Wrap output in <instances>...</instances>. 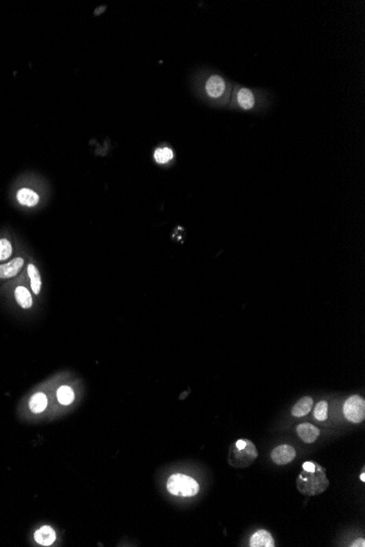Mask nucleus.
Returning <instances> with one entry per match:
<instances>
[{
	"mask_svg": "<svg viewBox=\"0 0 365 547\" xmlns=\"http://www.w3.org/2000/svg\"><path fill=\"white\" fill-rule=\"evenodd\" d=\"M329 486L325 468L314 462L303 463V471L296 478V488L304 496L321 495Z\"/></svg>",
	"mask_w": 365,
	"mask_h": 547,
	"instance_id": "obj_1",
	"label": "nucleus"
},
{
	"mask_svg": "<svg viewBox=\"0 0 365 547\" xmlns=\"http://www.w3.org/2000/svg\"><path fill=\"white\" fill-rule=\"evenodd\" d=\"M258 456L256 446L249 439H238L230 447L228 461L234 468H249Z\"/></svg>",
	"mask_w": 365,
	"mask_h": 547,
	"instance_id": "obj_2",
	"label": "nucleus"
},
{
	"mask_svg": "<svg viewBox=\"0 0 365 547\" xmlns=\"http://www.w3.org/2000/svg\"><path fill=\"white\" fill-rule=\"evenodd\" d=\"M169 492L175 496L192 497L199 491V484L185 474H173L166 484Z\"/></svg>",
	"mask_w": 365,
	"mask_h": 547,
	"instance_id": "obj_3",
	"label": "nucleus"
},
{
	"mask_svg": "<svg viewBox=\"0 0 365 547\" xmlns=\"http://www.w3.org/2000/svg\"><path fill=\"white\" fill-rule=\"evenodd\" d=\"M344 414L351 423H361L365 418V401L359 396H350L345 402Z\"/></svg>",
	"mask_w": 365,
	"mask_h": 547,
	"instance_id": "obj_4",
	"label": "nucleus"
},
{
	"mask_svg": "<svg viewBox=\"0 0 365 547\" xmlns=\"http://www.w3.org/2000/svg\"><path fill=\"white\" fill-rule=\"evenodd\" d=\"M271 460L278 465H285L292 462L296 456V451L289 445L278 446L271 451Z\"/></svg>",
	"mask_w": 365,
	"mask_h": 547,
	"instance_id": "obj_5",
	"label": "nucleus"
},
{
	"mask_svg": "<svg viewBox=\"0 0 365 547\" xmlns=\"http://www.w3.org/2000/svg\"><path fill=\"white\" fill-rule=\"evenodd\" d=\"M296 433H297V436H299L304 442H306V444H313V442L316 441V439L319 437L321 431L312 424L303 423V424H300L299 426L296 427Z\"/></svg>",
	"mask_w": 365,
	"mask_h": 547,
	"instance_id": "obj_6",
	"label": "nucleus"
},
{
	"mask_svg": "<svg viewBox=\"0 0 365 547\" xmlns=\"http://www.w3.org/2000/svg\"><path fill=\"white\" fill-rule=\"evenodd\" d=\"M24 265L23 258H15L4 264H0V279H10L16 277Z\"/></svg>",
	"mask_w": 365,
	"mask_h": 547,
	"instance_id": "obj_7",
	"label": "nucleus"
},
{
	"mask_svg": "<svg viewBox=\"0 0 365 547\" xmlns=\"http://www.w3.org/2000/svg\"><path fill=\"white\" fill-rule=\"evenodd\" d=\"M250 546L251 547H273L274 540L271 533L267 530H258L251 535L250 540Z\"/></svg>",
	"mask_w": 365,
	"mask_h": 547,
	"instance_id": "obj_8",
	"label": "nucleus"
},
{
	"mask_svg": "<svg viewBox=\"0 0 365 547\" xmlns=\"http://www.w3.org/2000/svg\"><path fill=\"white\" fill-rule=\"evenodd\" d=\"M225 90V83L223 79L219 75H212L210 76L206 83V91L209 94V96L213 98L220 97L224 93Z\"/></svg>",
	"mask_w": 365,
	"mask_h": 547,
	"instance_id": "obj_9",
	"label": "nucleus"
},
{
	"mask_svg": "<svg viewBox=\"0 0 365 547\" xmlns=\"http://www.w3.org/2000/svg\"><path fill=\"white\" fill-rule=\"evenodd\" d=\"M34 539L39 545L49 546L52 545L56 540V533L51 527H42L35 532Z\"/></svg>",
	"mask_w": 365,
	"mask_h": 547,
	"instance_id": "obj_10",
	"label": "nucleus"
},
{
	"mask_svg": "<svg viewBox=\"0 0 365 547\" xmlns=\"http://www.w3.org/2000/svg\"><path fill=\"white\" fill-rule=\"evenodd\" d=\"M314 401L310 396H303L292 408L291 413L295 417H303L307 415L313 409Z\"/></svg>",
	"mask_w": 365,
	"mask_h": 547,
	"instance_id": "obj_11",
	"label": "nucleus"
},
{
	"mask_svg": "<svg viewBox=\"0 0 365 547\" xmlns=\"http://www.w3.org/2000/svg\"><path fill=\"white\" fill-rule=\"evenodd\" d=\"M17 199L20 205L25 207L37 206L39 200L38 194L29 188H22L17 193Z\"/></svg>",
	"mask_w": 365,
	"mask_h": 547,
	"instance_id": "obj_12",
	"label": "nucleus"
},
{
	"mask_svg": "<svg viewBox=\"0 0 365 547\" xmlns=\"http://www.w3.org/2000/svg\"><path fill=\"white\" fill-rule=\"evenodd\" d=\"M16 301L22 308L29 309L33 304L32 296H31L30 291L25 286H18L15 291Z\"/></svg>",
	"mask_w": 365,
	"mask_h": 547,
	"instance_id": "obj_13",
	"label": "nucleus"
},
{
	"mask_svg": "<svg viewBox=\"0 0 365 547\" xmlns=\"http://www.w3.org/2000/svg\"><path fill=\"white\" fill-rule=\"evenodd\" d=\"M28 274L31 281V288L35 295H38L40 292V287H42V279H40V274L38 269L34 264L28 265Z\"/></svg>",
	"mask_w": 365,
	"mask_h": 547,
	"instance_id": "obj_14",
	"label": "nucleus"
},
{
	"mask_svg": "<svg viewBox=\"0 0 365 547\" xmlns=\"http://www.w3.org/2000/svg\"><path fill=\"white\" fill-rule=\"evenodd\" d=\"M29 406H30V410L32 411L33 413H35V414L42 413L47 406L46 396H45L44 393H42V392H38V393H37V395H34L32 397H31Z\"/></svg>",
	"mask_w": 365,
	"mask_h": 547,
	"instance_id": "obj_15",
	"label": "nucleus"
},
{
	"mask_svg": "<svg viewBox=\"0 0 365 547\" xmlns=\"http://www.w3.org/2000/svg\"><path fill=\"white\" fill-rule=\"evenodd\" d=\"M237 102L244 110H250L255 105V97L249 89H242L237 94Z\"/></svg>",
	"mask_w": 365,
	"mask_h": 547,
	"instance_id": "obj_16",
	"label": "nucleus"
},
{
	"mask_svg": "<svg viewBox=\"0 0 365 547\" xmlns=\"http://www.w3.org/2000/svg\"><path fill=\"white\" fill-rule=\"evenodd\" d=\"M57 399L62 405H69L73 403L75 399V393L73 389L68 386H62L57 391Z\"/></svg>",
	"mask_w": 365,
	"mask_h": 547,
	"instance_id": "obj_17",
	"label": "nucleus"
},
{
	"mask_svg": "<svg viewBox=\"0 0 365 547\" xmlns=\"http://www.w3.org/2000/svg\"><path fill=\"white\" fill-rule=\"evenodd\" d=\"M154 159L157 163H161V164L168 163L169 161L173 159V151L169 148L157 149L154 153Z\"/></svg>",
	"mask_w": 365,
	"mask_h": 547,
	"instance_id": "obj_18",
	"label": "nucleus"
},
{
	"mask_svg": "<svg viewBox=\"0 0 365 547\" xmlns=\"http://www.w3.org/2000/svg\"><path fill=\"white\" fill-rule=\"evenodd\" d=\"M314 417L317 420H326L328 417V403L326 401H321L315 405Z\"/></svg>",
	"mask_w": 365,
	"mask_h": 547,
	"instance_id": "obj_19",
	"label": "nucleus"
},
{
	"mask_svg": "<svg viewBox=\"0 0 365 547\" xmlns=\"http://www.w3.org/2000/svg\"><path fill=\"white\" fill-rule=\"evenodd\" d=\"M12 255V246L11 243L6 238L0 239V261L9 259V257Z\"/></svg>",
	"mask_w": 365,
	"mask_h": 547,
	"instance_id": "obj_20",
	"label": "nucleus"
},
{
	"mask_svg": "<svg viewBox=\"0 0 365 547\" xmlns=\"http://www.w3.org/2000/svg\"><path fill=\"white\" fill-rule=\"evenodd\" d=\"M350 546H352V547H358V546L364 547V546H365V541H364V539H359V540H357V541H354L353 543L351 544Z\"/></svg>",
	"mask_w": 365,
	"mask_h": 547,
	"instance_id": "obj_21",
	"label": "nucleus"
},
{
	"mask_svg": "<svg viewBox=\"0 0 365 547\" xmlns=\"http://www.w3.org/2000/svg\"><path fill=\"white\" fill-rule=\"evenodd\" d=\"M360 478H361V481H362V482L365 481V474H364V472L361 474V476H360Z\"/></svg>",
	"mask_w": 365,
	"mask_h": 547,
	"instance_id": "obj_22",
	"label": "nucleus"
}]
</instances>
